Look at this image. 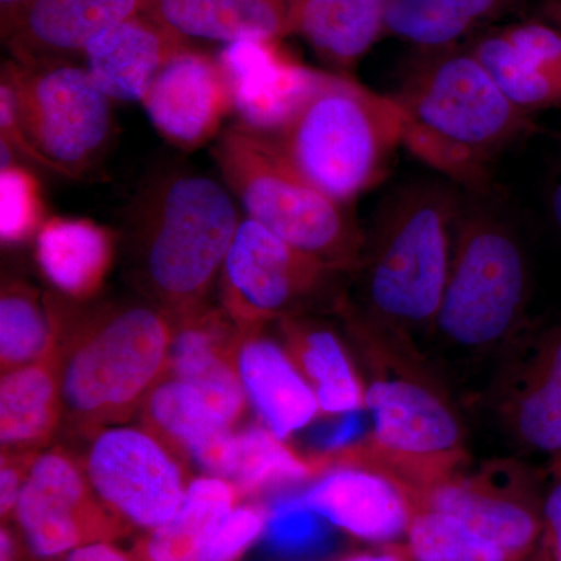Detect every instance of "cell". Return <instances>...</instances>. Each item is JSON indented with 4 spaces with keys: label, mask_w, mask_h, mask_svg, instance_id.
I'll list each match as a JSON object with an SVG mask.
<instances>
[{
    "label": "cell",
    "mask_w": 561,
    "mask_h": 561,
    "mask_svg": "<svg viewBox=\"0 0 561 561\" xmlns=\"http://www.w3.org/2000/svg\"><path fill=\"white\" fill-rule=\"evenodd\" d=\"M321 472L316 459H302L267 427L249 426L238 432L231 481L241 493L308 481Z\"/></svg>",
    "instance_id": "32"
},
{
    "label": "cell",
    "mask_w": 561,
    "mask_h": 561,
    "mask_svg": "<svg viewBox=\"0 0 561 561\" xmlns=\"http://www.w3.org/2000/svg\"><path fill=\"white\" fill-rule=\"evenodd\" d=\"M502 94L523 113L561 105V76L538 66L502 35L482 36L470 49Z\"/></svg>",
    "instance_id": "31"
},
{
    "label": "cell",
    "mask_w": 561,
    "mask_h": 561,
    "mask_svg": "<svg viewBox=\"0 0 561 561\" xmlns=\"http://www.w3.org/2000/svg\"><path fill=\"white\" fill-rule=\"evenodd\" d=\"M413 508L456 516L518 561L542 530L529 472L511 460H494L478 471H461L449 481L409 496Z\"/></svg>",
    "instance_id": "12"
},
{
    "label": "cell",
    "mask_w": 561,
    "mask_h": 561,
    "mask_svg": "<svg viewBox=\"0 0 561 561\" xmlns=\"http://www.w3.org/2000/svg\"><path fill=\"white\" fill-rule=\"evenodd\" d=\"M61 413L57 346L38 362L3 373L0 383L3 451H35L57 430Z\"/></svg>",
    "instance_id": "27"
},
{
    "label": "cell",
    "mask_w": 561,
    "mask_h": 561,
    "mask_svg": "<svg viewBox=\"0 0 561 561\" xmlns=\"http://www.w3.org/2000/svg\"><path fill=\"white\" fill-rule=\"evenodd\" d=\"M268 515L253 505L232 508L209 538L201 561H234L264 534Z\"/></svg>",
    "instance_id": "36"
},
{
    "label": "cell",
    "mask_w": 561,
    "mask_h": 561,
    "mask_svg": "<svg viewBox=\"0 0 561 561\" xmlns=\"http://www.w3.org/2000/svg\"><path fill=\"white\" fill-rule=\"evenodd\" d=\"M14 540L9 530L3 527L0 531V561H13Z\"/></svg>",
    "instance_id": "43"
},
{
    "label": "cell",
    "mask_w": 561,
    "mask_h": 561,
    "mask_svg": "<svg viewBox=\"0 0 561 561\" xmlns=\"http://www.w3.org/2000/svg\"><path fill=\"white\" fill-rule=\"evenodd\" d=\"M402 147L456 187L482 194L494 164L526 135L530 114L500 91L470 49L426 50L390 94Z\"/></svg>",
    "instance_id": "2"
},
{
    "label": "cell",
    "mask_w": 561,
    "mask_h": 561,
    "mask_svg": "<svg viewBox=\"0 0 561 561\" xmlns=\"http://www.w3.org/2000/svg\"><path fill=\"white\" fill-rule=\"evenodd\" d=\"M553 483L542 502V529L551 546L552 561H561V456L553 461Z\"/></svg>",
    "instance_id": "39"
},
{
    "label": "cell",
    "mask_w": 561,
    "mask_h": 561,
    "mask_svg": "<svg viewBox=\"0 0 561 561\" xmlns=\"http://www.w3.org/2000/svg\"><path fill=\"white\" fill-rule=\"evenodd\" d=\"M62 412L81 430L127 420L165 378L175 319L153 302L84 306L47 297Z\"/></svg>",
    "instance_id": "4"
},
{
    "label": "cell",
    "mask_w": 561,
    "mask_h": 561,
    "mask_svg": "<svg viewBox=\"0 0 561 561\" xmlns=\"http://www.w3.org/2000/svg\"><path fill=\"white\" fill-rule=\"evenodd\" d=\"M298 0H146L142 11L181 38L280 39L291 35Z\"/></svg>",
    "instance_id": "24"
},
{
    "label": "cell",
    "mask_w": 561,
    "mask_h": 561,
    "mask_svg": "<svg viewBox=\"0 0 561 561\" xmlns=\"http://www.w3.org/2000/svg\"><path fill=\"white\" fill-rule=\"evenodd\" d=\"M463 205L448 181H413L386 195L357 271L364 316L405 337L432 330Z\"/></svg>",
    "instance_id": "5"
},
{
    "label": "cell",
    "mask_w": 561,
    "mask_h": 561,
    "mask_svg": "<svg viewBox=\"0 0 561 561\" xmlns=\"http://www.w3.org/2000/svg\"><path fill=\"white\" fill-rule=\"evenodd\" d=\"M87 476L106 508L150 530L175 515L187 490L179 461L150 432L136 427L99 432Z\"/></svg>",
    "instance_id": "11"
},
{
    "label": "cell",
    "mask_w": 561,
    "mask_h": 561,
    "mask_svg": "<svg viewBox=\"0 0 561 561\" xmlns=\"http://www.w3.org/2000/svg\"><path fill=\"white\" fill-rule=\"evenodd\" d=\"M389 0H298L291 35L334 72L346 73L386 33Z\"/></svg>",
    "instance_id": "26"
},
{
    "label": "cell",
    "mask_w": 561,
    "mask_h": 561,
    "mask_svg": "<svg viewBox=\"0 0 561 561\" xmlns=\"http://www.w3.org/2000/svg\"><path fill=\"white\" fill-rule=\"evenodd\" d=\"M505 36L524 57L537 62L541 68L561 76V32L540 22L512 25L504 28Z\"/></svg>",
    "instance_id": "37"
},
{
    "label": "cell",
    "mask_w": 561,
    "mask_h": 561,
    "mask_svg": "<svg viewBox=\"0 0 561 561\" xmlns=\"http://www.w3.org/2000/svg\"><path fill=\"white\" fill-rule=\"evenodd\" d=\"M278 321L284 350L311 386L320 412L345 415L365 411L364 379L334 330L300 313Z\"/></svg>",
    "instance_id": "25"
},
{
    "label": "cell",
    "mask_w": 561,
    "mask_h": 561,
    "mask_svg": "<svg viewBox=\"0 0 561 561\" xmlns=\"http://www.w3.org/2000/svg\"><path fill=\"white\" fill-rule=\"evenodd\" d=\"M98 500L88 476L58 449L33 461L14 515L32 552L55 557L116 534L117 523Z\"/></svg>",
    "instance_id": "13"
},
{
    "label": "cell",
    "mask_w": 561,
    "mask_h": 561,
    "mask_svg": "<svg viewBox=\"0 0 561 561\" xmlns=\"http://www.w3.org/2000/svg\"><path fill=\"white\" fill-rule=\"evenodd\" d=\"M238 125L276 135L311 90L319 70L291 58L279 39H239L219 57Z\"/></svg>",
    "instance_id": "15"
},
{
    "label": "cell",
    "mask_w": 561,
    "mask_h": 561,
    "mask_svg": "<svg viewBox=\"0 0 561 561\" xmlns=\"http://www.w3.org/2000/svg\"><path fill=\"white\" fill-rule=\"evenodd\" d=\"M117 236L79 217H47L35 238V257L51 287L70 301H90L116 260Z\"/></svg>",
    "instance_id": "23"
},
{
    "label": "cell",
    "mask_w": 561,
    "mask_h": 561,
    "mask_svg": "<svg viewBox=\"0 0 561 561\" xmlns=\"http://www.w3.org/2000/svg\"><path fill=\"white\" fill-rule=\"evenodd\" d=\"M2 76L13 88L22 130L54 175L80 180L92 171L113 139L114 116L111 99L88 69L10 60Z\"/></svg>",
    "instance_id": "9"
},
{
    "label": "cell",
    "mask_w": 561,
    "mask_h": 561,
    "mask_svg": "<svg viewBox=\"0 0 561 561\" xmlns=\"http://www.w3.org/2000/svg\"><path fill=\"white\" fill-rule=\"evenodd\" d=\"M551 208L553 220H556L557 227H559L561 232V179L556 184V187H553Z\"/></svg>",
    "instance_id": "44"
},
{
    "label": "cell",
    "mask_w": 561,
    "mask_h": 561,
    "mask_svg": "<svg viewBox=\"0 0 561 561\" xmlns=\"http://www.w3.org/2000/svg\"><path fill=\"white\" fill-rule=\"evenodd\" d=\"M140 103L161 138L183 151L216 140L221 122L232 113L219 60L190 47L165 62Z\"/></svg>",
    "instance_id": "14"
},
{
    "label": "cell",
    "mask_w": 561,
    "mask_h": 561,
    "mask_svg": "<svg viewBox=\"0 0 561 561\" xmlns=\"http://www.w3.org/2000/svg\"><path fill=\"white\" fill-rule=\"evenodd\" d=\"M515 0H389L386 33L424 50L446 49Z\"/></svg>",
    "instance_id": "29"
},
{
    "label": "cell",
    "mask_w": 561,
    "mask_h": 561,
    "mask_svg": "<svg viewBox=\"0 0 561 561\" xmlns=\"http://www.w3.org/2000/svg\"><path fill=\"white\" fill-rule=\"evenodd\" d=\"M341 309L367 367L371 431L345 451L320 457L324 470L351 465L381 472L408 497L460 474L470 459L467 432L451 398L420 364L412 339L343 301Z\"/></svg>",
    "instance_id": "1"
},
{
    "label": "cell",
    "mask_w": 561,
    "mask_h": 561,
    "mask_svg": "<svg viewBox=\"0 0 561 561\" xmlns=\"http://www.w3.org/2000/svg\"><path fill=\"white\" fill-rule=\"evenodd\" d=\"M31 0H0V14H2V25L10 22L11 18L18 13Z\"/></svg>",
    "instance_id": "42"
},
{
    "label": "cell",
    "mask_w": 561,
    "mask_h": 561,
    "mask_svg": "<svg viewBox=\"0 0 561 561\" xmlns=\"http://www.w3.org/2000/svg\"><path fill=\"white\" fill-rule=\"evenodd\" d=\"M343 273L242 216L220 273L221 302L239 330H256L297 316Z\"/></svg>",
    "instance_id": "10"
},
{
    "label": "cell",
    "mask_w": 561,
    "mask_h": 561,
    "mask_svg": "<svg viewBox=\"0 0 561 561\" xmlns=\"http://www.w3.org/2000/svg\"><path fill=\"white\" fill-rule=\"evenodd\" d=\"M242 216L224 181L169 169L140 187L125 220L136 289L173 319L205 305Z\"/></svg>",
    "instance_id": "3"
},
{
    "label": "cell",
    "mask_w": 561,
    "mask_h": 561,
    "mask_svg": "<svg viewBox=\"0 0 561 561\" xmlns=\"http://www.w3.org/2000/svg\"><path fill=\"white\" fill-rule=\"evenodd\" d=\"M408 538L413 561H513L456 516L432 508H413Z\"/></svg>",
    "instance_id": "33"
},
{
    "label": "cell",
    "mask_w": 561,
    "mask_h": 561,
    "mask_svg": "<svg viewBox=\"0 0 561 561\" xmlns=\"http://www.w3.org/2000/svg\"><path fill=\"white\" fill-rule=\"evenodd\" d=\"M65 561H130L124 553L114 549L113 546L106 545V542H91V545L80 546V548L73 549Z\"/></svg>",
    "instance_id": "40"
},
{
    "label": "cell",
    "mask_w": 561,
    "mask_h": 561,
    "mask_svg": "<svg viewBox=\"0 0 561 561\" xmlns=\"http://www.w3.org/2000/svg\"><path fill=\"white\" fill-rule=\"evenodd\" d=\"M146 0H31L5 25L2 36L22 66L66 62L113 25L135 16Z\"/></svg>",
    "instance_id": "17"
},
{
    "label": "cell",
    "mask_w": 561,
    "mask_h": 561,
    "mask_svg": "<svg viewBox=\"0 0 561 561\" xmlns=\"http://www.w3.org/2000/svg\"><path fill=\"white\" fill-rule=\"evenodd\" d=\"M241 330L227 311L198 306L176 317L169 376L190 383L231 424L241 419L247 394L236 365Z\"/></svg>",
    "instance_id": "18"
},
{
    "label": "cell",
    "mask_w": 561,
    "mask_h": 561,
    "mask_svg": "<svg viewBox=\"0 0 561 561\" xmlns=\"http://www.w3.org/2000/svg\"><path fill=\"white\" fill-rule=\"evenodd\" d=\"M284 500L316 512L360 540L376 542L408 534L413 515L411 501L397 482L351 465L328 468L308 490Z\"/></svg>",
    "instance_id": "16"
},
{
    "label": "cell",
    "mask_w": 561,
    "mask_h": 561,
    "mask_svg": "<svg viewBox=\"0 0 561 561\" xmlns=\"http://www.w3.org/2000/svg\"><path fill=\"white\" fill-rule=\"evenodd\" d=\"M36 457L33 453L2 451V470H0V511L10 515L16 507L22 486L27 481L28 472Z\"/></svg>",
    "instance_id": "38"
},
{
    "label": "cell",
    "mask_w": 561,
    "mask_h": 561,
    "mask_svg": "<svg viewBox=\"0 0 561 561\" xmlns=\"http://www.w3.org/2000/svg\"><path fill=\"white\" fill-rule=\"evenodd\" d=\"M256 330L241 331L236 365L247 400L280 440L308 426L320 412L308 381L284 346Z\"/></svg>",
    "instance_id": "20"
},
{
    "label": "cell",
    "mask_w": 561,
    "mask_h": 561,
    "mask_svg": "<svg viewBox=\"0 0 561 561\" xmlns=\"http://www.w3.org/2000/svg\"><path fill=\"white\" fill-rule=\"evenodd\" d=\"M210 158L245 217L339 271H359L367 234L351 206L295 171L268 136L232 125L214 140Z\"/></svg>",
    "instance_id": "7"
},
{
    "label": "cell",
    "mask_w": 561,
    "mask_h": 561,
    "mask_svg": "<svg viewBox=\"0 0 561 561\" xmlns=\"http://www.w3.org/2000/svg\"><path fill=\"white\" fill-rule=\"evenodd\" d=\"M529 294L526 253L515 232L491 210L465 203L432 330L456 348L489 353L522 330Z\"/></svg>",
    "instance_id": "8"
},
{
    "label": "cell",
    "mask_w": 561,
    "mask_h": 561,
    "mask_svg": "<svg viewBox=\"0 0 561 561\" xmlns=\"http://www.w3.org/2000/svg\"><path fill=\"white\" fill-rule=\"evenodd\" d=\"M57 346V327L38 291L9 279L0 295V362L2 373L38 362Z\"/></svg>",
    "instance_id": "30"
},
{
    "label": "cell",
    "mask_w": 561,
    "mask_h": 561,
    "mask_svg": "<svg viewBox=\"0 0 561 561\" xmlns=\"http://www.w3.org/2000/svg\"><path fill=\"white\" fill-rule=\"evenodd\" d=\"M238 489L227 479L198 478L187 485L179 511L151 530L146 542L149 561H201L225 516L234 508Z\"/></svg>",
    "instance_id": "28"
},
{
    "label": "cell",
    "mask_w": 561,
    "mask_h": 561,
    "mask_svg": "<svg viewBox=\"0 0 561 561\" xmlns=\"http://www.w3.org/2000/svg\"><path fill=\"white\" fill-rule=\"evenodd\" d=\"M268 138L309 183L351 206L389 175L402 147L401 111L391 95L319 70L289 121Z\"/></svg>",
    "instance_id": "6"
},
{
    "label": "cell",
    "mask_w": 561,
    "mask_h": 561,
    "mask_svg": "<svg viewBox=\"0 0 561 561\" xmlns=\"http://www.w3.org/2000/svg\"><path fill=\"white\" fill-rule=\"evenodd\" d=\"M186 46L142 10L90 41L87 69L99 88L121 102H142L165 62Z\"/></svg>",
    "instance_id": "19"
},
{
    "label": "cell",
    "mask_w": 561,
    "mask_h": 561,
    "mask_svg": "<svg viewBox=\"0 0 561 561\" xmlns=\"http://www.w3.org/2000/svg\"><path fill=\"white\" fill-rule=\"evenodd\" d=\"M342 561H408V553L400 549H389V551L357 553Z\"/></svg>",
    "instance_id": "41"
},
{
    "label": "cell",
    "mask_w": 561,
    "mask_h": 561,
    "mask_svg": "<svg viewBox=\"0 0 561 561\" xmlns=\"http://www.w3.org/2000/svg\"><path fill=\"white\" fill-rule=\"evenodd\" d=\"M43 187L38 176L13 162L0 168V241L21 245L36 238L46 221Z\"/></svg>",
    "instance_id": "34"
},
{
    "label": "cell",
    "mask_w": 561,
    "mask_h": 561,
    "mask_svg": "<svg viewBox=\"0 0 561 561\" xmlns=\"http://www.w3.org/2000/svg\"><path fill=\"white\" fill-rule=\"evenodd\" d=\"M549 14H551L556 24L559 25V31L561 32V0H553Z\"/></svg>",
    "instance_id": "45"
},
{
    "label": "cell",
    "mask_w": 561,
    "mask_h": 561,
    "mask_svg": "<svg viewBox=\"0 0 561 561\" xmlns=\"http://www.w3.org/2000/svg\"><path fill=\"white\" fill-rule=\"evenodd\" d=\"M327 524L316 512L279 500L273 504L262 535L272 551L295 559L319 551L330 535Z\"/></svg>",
    "instance_id": "35"
},
{
    "label": "cell",
    "mask_w": 561,
    "mask_h": 561,
    "mask_svg": "<svg viewBox=\"0 0 561 561\" xmlns=\"http://www.w3.org/2000/svg\"><path fill=\"white\" fill-rule=\"evenodd\" d=\"M154 434L190 454L214 478L231 481L238 451V432L201 391L165 376L142 404Z\"/></svg>",
    "instance_id": "22"
},
{
    "label": "cell",
    "mask_w": 561,
    "mask_h": 561,
    "mask_svg": "<svg viewBox=\"0 0 561 561\" xmlns=\"http://www.w3.org/2000/svg\"><path fill=\"white\" fill-rule=\"evenodd\" d=\"M500 415L524 448L561 456V324L535 343L502 390Z\"/></svg>",
    "instance_id": "21"
}]
</instances>
